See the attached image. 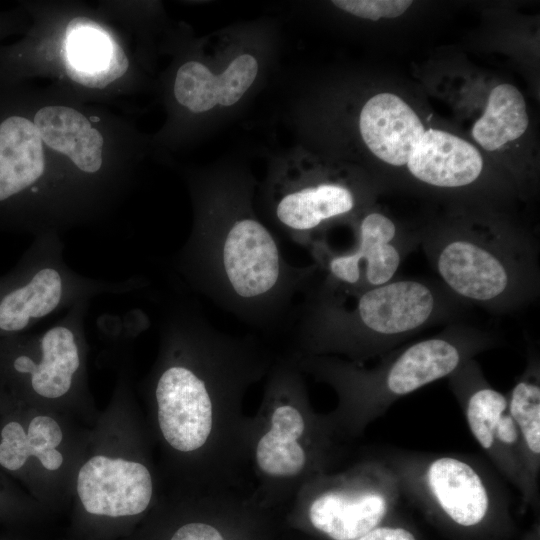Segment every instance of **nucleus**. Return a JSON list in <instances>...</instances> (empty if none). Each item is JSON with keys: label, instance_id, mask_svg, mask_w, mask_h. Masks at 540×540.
Here are the masks:
<instances>
[{"label": "nucleus", "instance_id": "14", "mask_svg": "<svg viewBox=\"0 0 540 540\" xmlns=\"http://www.w3.org/2000/svg\"><path fill=\"white\" fill-rule=\"evenodd\" d=\"M400 496L394 471L383 460L373 462L361 483L318 494L309 507V519L332 540H355L378 527Z\"/></svg>", "mask_w": 540, "mask_h": 540}, {"label": "nucleus", "instance_id": "19", "mask_svg": "<svg viewBox=\"0 0 540 540\" xmlns=\"http://www.w3.org/2000/svg\"><path fill=\"white\" fill-rule=\"evenodd\" d=\"M417 180L438 188L475 182L483 169L481 154L469 142L442 130H425L407 164Z\"/></svg>", "mask_w": 540, "mask_h": 540}, {"label": "nucleus", "instance_id": "4", "mask_svg": "<svg viewBox=\"0 0 540 540\" xmlns=\"http://www.w3.org/2000/svg\"><path fill=\"white\" fill-rule=\"evenodd\" d=\"M454 301L442 286L421 279L352 289L314 278L291 326L320 349L374 355L447 319Z\"/></svg>", "mask_w": 540, "mask_h": 540}, {"label": "nucleus", "instance_id": "3", "mask_svg": "<svg viewBox=\"0 0 540 540\" xmlns=\"http://www.w3.org/2000/svg\"><path fill=\"white\" fill-rule=\"evenodd\" d=\"M28 84L32 118L44 144L60 164L88 222L98 220L126 196L145 140L126 118L100 104Z\"/></svg>", "mask_w": 540, "mask_h": 540}, {"label": "nucleus", "instance_id": "8", "mask_svg": "<svg viewBox=\"0 0 540 540\" xmlns=\"http://www.w3.org/2000/svg\"><path fill=\"white\" fill-rule=\"evenodd\" d=\"M147 283L141 276L119 281L83 276L66 264L60 232L39 233L16 266L0 276V337L26 333L36 322L80 300L128 294Z\"/></svg>", "mask_w": 540, "mask_h": 540}, {"label": "nucleus", "instance_id": "24", "mask_svg": "<svg viewBox=\"0 0 540 540\" xmlns=\"http://www.w3.org/2000/svg\"><path fill=\"white\" fill-rule=\"evenodd\" d=\"M29 23L28 14L19 3L14 8L0 10V42L14 35H22Z\"/></svg>", "mask_w": 540, "mask_h": 540}, {"label": "nucleus", "instance_id": "7", "mask_svg": "<svg viewBox=\"0 0 540 540\" xmlns=\"http://www.w3.org/2000/svg\"><path fill=\"white\" fill-rule=\"evenodd\" d=\"M89 299L40 334L0 337V380L31 406L60 413L88 407V343L85 318Z\"/></svg>", "mask_w": 540, "mask_h": 540}, {"label": "nucleus", "instance_id": "12", "mask_svg": "<svg viewBox=\"0 0 540 540\" xmlns=\"http://www.w3.org/2000/svg\"><path fill=\"white\" fill-rule=\"evenodd\" d=\"M449 379L472 436L502 478L529 502L537 496L538 489L530 480L507 396L486 381L473 359L463 363Z\"/></svg>", "mask_w": 540, "mask_h": 540}, {"label": "nucleus", "instance_id": "21", "mask_svg": "<svg viewBox=\"0 0 540 540\" xmlns=\"http://www.w3.org/2000/svg\"><path fill=\"white\" fill-rule=\"evenodd\" d=\"M507 396L508 411L518 430L530 480L538 489L540 472V374L531 359Z\"/></svg>", "mask_w": 540, "mask_h": 540}, {"label": "nucleus", "instance_id": "1", "mask_svg": "<svg viewBox=\"0 0 540 540\" xmlns=\"http://www.w3.org/2000/svg\"><path fill=\"white\" fill-rule=\"evenodd\" d=\"M225 212L197 211L172 268L191 290L250 326L291 325L296 298L313 282L316 265L289 264L274 235L248 209Z\"/></svg>", "mask_w": 540, "mask_h": 540}, {"label": "nucleus", "instance_id": "15", "mask_svg": "<svg viewBox=\"0 0 540 540\" xmlns=\"http://www.w3.org/2000/svg\"><path fill=\"white\" fill-rule=\"evenodd\" d=\"M394 222L380 212L365 215L358 228V242L349 252L335 254L322 242L311 250L324 279L345 288L363 289L394 279L407 248L397 240Z\"/></svg>", "mask_w": 540, "mask_h": 540}, {"label": "nucleus", "instance_id": "25", "mask_svg": "<svg viewBox=\"0 0 540 540\" xmlns=\"http://www.w3.org/2000/svg\"><path fill=\"white\" fill-rule=\"evenodd\" d=\"M170 540H224L213 526L201 522H191L179 527Z\"/></svg>", "mask_w": 540, "mask_h": 540}, {"label": "nucleus", "instance_id": "17", "mask_svg": "<svg viewBox=\"0 0 540 540\" xmlns=\"http://www.w3.org/2000/svg\"><path fill=\"white\" fill-rule=\"evenodd\" d=\"M258 61L251 54H241L220 74L196 59L182 61L170 82L171 104L182 114L201 115L217 106L236 104L254 83Z\"/></svg>", "mask_w": 540, "mask_h": 540}, {"label": "nucleus", "instance_id": "26", "mask_svg": "<svg viewBox=\"0 0 540 540\" xmlns=\"http://www.w3.org/2000/svg\"><path fill=\"white\" fill-rule=\"evenodd\" d=\"M355 540H416V538L412 532L403 527L379 525Z\"/></svg>", "mask_w": 540, "mask_h": 540}, {"label": "nucleus", "instance_id": "9", "mask_svg": "<svg viewBox=\"0 0 540 540\" xmlns=\"http://www.w3.org/2000/svg\"><path fill=\"white\" fill-rule=\"evenodd\" d=\"M130 389L129 372L122 367L107 414L90 435L73 477V495L92 516H137L146 511L153 497L149 468L126 446L123 413Z\"/></svg>", "mask_w": 540, "mask_h": 540}, {"label": "nucleus", "instance_id": "6", "mask_svg": "<svg viewBox=\"0 0 540 540\" xmlns=\"http://www.w3.org/2000/svg\"><path fill=\"white\" fill-rule=\"evenodd\" d=\"M422 245L441 286L457 301L506 312L538 292L537 246L529 241L464 232L439 235Z\"/></svg>", "mask_w": 540, "mask_h": 540}, {"label": "nucleus", "instance_id": "11", "mask_svg": "<svg viewBox=\"0 0 540 540\" xmlns=\"http://www.w3.org/2000/svg\"><path fill=\"white\" fill-rule=\"evenodd\" d=\"M490 343L479 331L451 327L394 351L371 369L344 374L364 403L367 419H372L383 415L400 398L449 377Z\"/></svg>", "mask_w": 540, "mask_h": 540}, {"label": "nucleus", "instance_id": "22", "mask_svg": "<svg viewBox=\"0 0 540 540\" xmlns=\"http://www.w3.org/2000/svg\"><path fill=\"white\" fill-rule=\"evenodd\" d=\"M528 124L522 94L504 83L492 89L484 114L472 128V136L484 149L494 151L523 135Z\"/></svg>", "mask_w": 540, "mask_h": 540}, {"label": "nucleus", "instance_id": "10", "mask_svg": "<svg viewBox=\"0 0 540 540\" xmlns=\"http://www.w3.org/2000/svg\"><path fill=\"white\" fill-rule=\"evenodd\" d=\"M382 460L396 474L402 496L436 508L463 528L479 526L507 496L497 477L470 456L396 452Z\"/></svg>", "mask_w": 540, "mask_h": 540}, {"label": "nucleus", "instance_id": "13", "mask_svg": "<svg viewBox=\"0 0 540 540\" xmlns=\"http://www.w3.org/2000/svg\"><path fill=\"white\" fill-rule=\"evenodd\" d=\"M28 420L7 422L0 432V466L8 471L33 467L43 481V496H58L73 477L89 437L74 436L63 414L31 406Z\"/></svg>", "mask_w": 540, "mask_h": 540}, {"label": "nucleus", "instance_id": "20", "mask_svg": "<svg viewBox=\"0 0 540 540\" xmlns=\"http://www.w3.org/2000/svg\"><path fill=\"white\" fill-rule=\"evenodd\" d=\"M305 430L300 411L291 405L275 408L271 428L259 440L256 461L259 468L274 477L299 474L306 464V453L298 442Z\"/></svg>", "mask_w": 540, "mask_h": 540}, {"label": "nucleus", "instance_id": "5", "mask_svg": "<svg viewBox=\"0 0 540 540\" xmlns=\"http://www.w3.org/2000/svg\"><path fill=\"white\" fill-rule=\"evenodd\" d=\"M89 223L36 128L28 82L0 79V230L33 236Z\"/></svg>", "mask_w": 540, "mask_h": 540}, {"label": "nucleus", "instance_id": "18", "mask_svg": "<svg viewBox=\"0 0 540 540\" xmlns=\"http://www.w3.org/2000/svg\"><path fill=\"white\" fill-rule=\"evenodd\" d=\"M359 129L368 149L380 160L403 166L425 129L418 115L400 97L379 93L364 104Z\"/></svg>", "mask_w": 540, "mask_h": 540}, {"label": "nucleus", "instance_id": "23", "mask_svg": "<svg viewBox=\"0 0 540 540\" xmlns=\"http://www.w3.org/2000/svg\"><path fill=\"white\" fill-rule=\"evenodd\" d=\"M332 3L354 16L378 20L402 15L412 4L407 0H335Z\"/></svg>", "mask_w": 540, "mask_h": 540}, {"label": "nucleus", "instance_id": "2", "mask_svg": "<svg viewBox=\"0 0 540 540\" xmlns=\"http://www.w3.org/2000/svg\"><path fill=\"white\" fill-rule=\"evenodd\" d=\"M30 23L0 44V79L45 80L74 100L101 104L136 92L143 76L127 34L96 6L75 0H21Z\"/></svg>", "mask_w": 540, "mask_h": 540}, {"label": "nucleus", "instance_id": "16", "mask_svg": "<svg viewBox=\"0 0 540 540\" xmlns=\"http://www.w3.org/2000/svg\"><path fill=\"white\" fill-rule=\"evenodd\" d=\"M272 198L277 225L294 242L309 249L324 224L351 213L356 206L351 188L330 181L290 179L275 185Z\"/></svg>", "mask_w": 540, "mask_h": 540}]
</instances>
